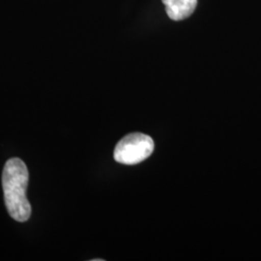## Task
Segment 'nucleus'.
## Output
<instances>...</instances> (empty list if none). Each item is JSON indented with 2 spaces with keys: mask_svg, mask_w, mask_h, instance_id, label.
Here are the masks:
<instances>
[{
  "mask_svg": "<svg viewBox=\"0 0 261 261\" xmlns=\"http://www.w3.org/2000/svg\"><path fill=\"white\" fill-rule=\"evenodd\" d=\"M28 181L27 165L19 158L8 160L2 173L5 205L10 216L20 223L27 222L31 215V205L27 197Z\"/></svg>",
  "mask_w": 261,
  "mask_h": 261,
  "instance_id": "obj_1",
  "label": "nucleus"
},
{
  "mask_svg": "<svg viewBox=\"0 0 261 261\" xmlns=\"http://www.w3.org/2000/svg\"><path fill=\"white\" fill-rule=\"evenodd\" d=\"M154 141L149 136L134 133L123 138L115 146L114 160L127 166L140 164L153 153Z\"/></svg>",
  "mask_w": 261,
  "mask_h": 261,
  "instance_id": "obj_2",
  "label": "nucleus"
},
{
  "mask_svg": "<svg viewBox=\"0 0 261 261\" xmlns=\"http://www.w3.org/2000/svg\"><path fill=\"white\" fill-rule=\"evenodd\" d=\"M168 18L172 20H183L189 18L196 8L197 0H162Z\"/></svg>",
  "mask_w": 261,
  "mask_h": 261,
  "instance_id": "obj_3",
  "label": "nucleus"
}]
</instances>
